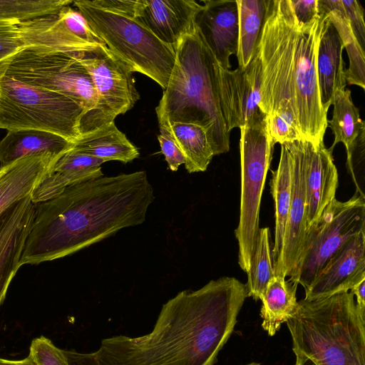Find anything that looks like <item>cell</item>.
Segmentation results:
<instances>
[{"mask_svg": "<svg viewBox=\"0 0 365 365\" xmlns=\"http://www.w3.org/2000/svg\"><path fill=\"white\" fill-rule=\"evenodd\" d=\"M201 4L194 0H138L135 20L174 48L195 29Z\"/></svg>", "mask_w": 365, "mask_h": 365, "instance_id": "16", "label": "cell"}, {"mask_svg": "<svg viewBox=\"0 0 365 365\" xmlns=\"http://www.w3.org/2000/svg\"><path fill=\"white\" fill-rule=\"evenodd\" d=\"M73 148L105 162L118 160L127 163L140 155L138 148L117 128L114 121L80 136L73 142Z\"/></svg>", "mask_w": 365, "mask_h": 365, "instance_id": "25", "label": "cell"}, {"mask_svg": "<svg viewBox=\"0 0 365 365\" xmlns=\"http://www.w3.org/2000/svg\"><path fill=\"white\" fill-rule=\"evenodd\" d=\"M297 286L280 275H275L269 282L261 299L260 316L263 319L262 327L269 336H274L282 324L297 312Z\"/></svg>", "mask_w": 365, "mask_h": 365, "instance_id": "26", "label": "cell"}, {"mask_svg": "<svg viewBox=\"0 0 365 365\" xmlns=\"http://www.w3.org/2000/svg\"><path fill=\"white\" fill-rule=\"evenodd\" d=\"M35 205L28 196L0 215V305L20 267L19 262L29 233Z\"/></svg>", "mask_w": 365, "mask_h": 365, "instance_id": "17", "label": "cell"}, {"mask_svg": "<svg viewBox=\"0 0 365 365\" xmlns=\"http://www.w3.org/2000/svg\"><path fill=\"white\" fill-rule=\"evenodd\" d=\"M26 48L75 53L95 46L76 37L64 26L58 14H50L18 24Z\"/></svg>", "mask_w": 365, "mask_h": 365, "instance_id": "23", "label": "cell"}, {"mask_svg": "<svg viewBox=\"0 0 365 365\" xmlns=\"http://www.w3.org/2000/svg\"><path fill=\"white\" fill-rule=\"evenodd\" d=\"M320 6L339 11L349 20L354 36L361 48L365 46L364 9L356 0H318Z\"/></svg>", "mask_w": 365, "mask_h": 365, "instance_id": "34", "label": "cell"}, {"mask_svg": "<svg viewBox=\"0 0 365 365\" xmlns=\"http://www.w3.org/2000/svg\"><path fill=\"white\" fill-rule=\"evenodd\" d=\"M195 17L200 36L220 66L230 69V58L237 54L238 11L236 0H206Z\"/></svg>", "mask_w": 365, "mask_h": 365, "instance_id": "15", "label": "cell"}, {"mask_svg": "<svg viewBox=\"0 0 365 365\" xmlns=\"http://www.w3.org/2000/svg\"><path fill=\"white\" fill-rule=\"evenodd\" d=\"M159 128L160 133L158 139L161 152L165 156L168 168L176 171L180 165L185 163V157L168 130L164 127Z\"/></svg>", "mask_w": 365, "mask_h": 365, "instance_id": "38", "label": "cell"}, {"mask_svg": "<svg viewBox=\"0 0 365 365\" xmlns=\"http://www.w3.org/2000/svg\"><path fill=\"white\" fill-rule=\"evenodd\" d=\"M61 156L25 157L0 167V215L14 203L31 196Z\"/></svg>", "mask_w": 365, "mask_h": 365, "instance_id": "20", "label": "cell"}, {"mask_svg": "<svg viewBox=\"0 0 365 365\" xmlns=\"http://www.w3.org/2000/svg\"><path fill=\"white\" fill-rule=\"evenodd\" d=\"M217 78L222 113L230 133L263 112L259 107L261 66L257 52L244 68L225 69L219 65Z\"/></svg>", "mask_w": 365, "mask_h": 365, "instance_id": "12", "label": "cell"}, {"mask_svg": "<svg viewBox=\"0 0 365 365\" xmlns=\"http://www.w3.org/2000/svg\"><path fill=\"white\" fill-rule=\"evenodd\" d=\"M81 59L91 77L97 94L90 133L130 110L140 99V94L135 86L132 70L105 44L84 52Z\"/></svg>", "mask_w": 365, "mask_h": 365, "instance_id": "11", "label": "cell"}, {"mask_svg": "<svg viewBox=\"0 0 365 365\" xmlns=\"http://www.w3.org/2000/svg\"><path fill=\"white\" fill-rule=\"evenodd\" d=\"M294 365H316L312 361L306 358H296Z\"/></svg>", "mask_w": 365, "mask_h": 365, "instance_id": "43", "label": "cell"}, {"mask_svg": "<svg viewBox=\"0 0 365 365\" xmlns=\"http://www.w3.org/2000/svg\"><path fill=\"white\" fill-rule=\"evenodd\" d=\"M84 52L25 48L12 58L4 72L14 80L60 93L77 103L85 111L78 125L79 137L89 133L97 103L91 77L81 62Z\"/></svg>", "mask_w": 365, "mask_h": 365, "instance_id": "7", "label": "cell"}, {"mask_svg": "<svg viewBox=\"0 0 365 365\" xmlns=\"http://www.w3.org/2000/svg\"><path fill=\"white\" fill-rule=\"evenodd\" d=\"M58 15L66 29L78 38L93 46L104 44L81 13L71 5L62 8Z\"/></svg>", "mask_w": 365, "mask_h": 365, "instance_id": "35", "label": "cell"}, {"mask_svg": "<svg viewBox=\"0 0 365 365\" xmlns=\"http://www.w3.org/2000/svg\"><path fill=\"white\" fill-rule=\"evenodd\" d=\"M84 113L67 96L0 75L1 129L43 130L73 143Z\"/></svg>", "mask_w": 365, "mask_h": 365, "instance_id": "8", "label": "cell"}, {"mask_svg": "<svg viewBox=\"0 0 365 365\" xmlns=\"http://www.w3.org/2000/svg\"><path fill=\"white\" fill-rule=\"evenodd\" d=\"M364 279L365 230L351 237L329 260L305 291V299L325 298L348 292Z\"/></svg>", "mask_w": 365, "mask_h": 365, "instance_id": "14", "label": "cell"}, {"mask_svg": "<svg viewBox=\"0 0 365 365\" xmlns=\"http://www.w3.org/2000/svg\"><path fill=\"white\" fill-rule=\"evenodd\" d=\"M286 322L296 358L316 365H365V320L351 292L301 299Z\"/></svg>", "mask_w": 365, "mask_h": 365, "instance_id": "5", "label": "cell"}, {"mask_svg": "<svg viewBox=\"0 0 365 365\" xmlns=\"http://www.w3.org/2000/svg\"><path fill=\"white\" fill-rule=\"evenodd\" d=\"M350 292L356 297V305L361 317L365 320V279L355 285Z\"/></svg>", "mask_w": 365, "mask_h": 365, "instance_id": "41", "label": "cell"}, {"mask_svg": "<svg viewBox=\"0 0 365 365\" xmlns=\"http://www.w3.org/2000/svg\"><path fill=\"white\" fill-rule=\"evenodd\" d=\"M270 137L275 143L283 144L302 139L293 122L286 115L275 113L267 115Z\"/></svg>", "mask_w": 365, "mask_h": 365, "instance_id": "37", "label": "cell"}, {"mask_svg": "<svg viewBox=\"0 0 365 365\" xmlns=\"http://www.w3.org/2000/svg\"><path fill=\"white\" fill-rule=\"evenodd\" d=\"M105 161L73 148L63 154L31 195L34 204L52 199L66 187L103 176Z\"/></svg>", "mask_w": 365, "mask_h": 365, "instance_id": "19", "label": "cell"}, {"mask_svg": "<svg viewBox=\"0 0 365 365\" xmlns=\"http://www.w3.org/2000/svg\"><path fill=\"white\" fill-rule=\"evenodd\" d=\"M240 129V212L235 235L239 248L238 264L247 273L258 237L261 199L274 143L263 112L249 119Z\"/></svg>", "mask_w": 365, "mask_h": 365, "instance_id": "9", "label": "cell"}, {"mask_svg": "<svg viewBox=\"0 0 365 365\" xmlns=\"http://www.w3.org/2000/svg\"><path fill=\"white\" fill-rule=\"evenodd\" d=\"M299 22L290 0H267L257 53L261 66L259 108L280 113L302 139L324 142L328 127L317 74V55L327 14Z\"/></svg>", "mask_w": 365, "mask_h": 365, "instance_id": "3", "label": "cell"}, {"mask_svg": "<svg viewBox=\"0 0 365 365\" xmlns=\"http://www.w3.org/2000/svg\"><path fill=\"white\" fill-rule=\"evenodd\" d=\"M73 143L53 133L38 130H8L0 140V167L22 158L49 154L61 156Z\"/></svg>", "mask_w": 365, "mask_h": 365, "instance_id": "22", "label": "cell"}, {"mask_svg": "<svg viewBox=\"0 0 365 365\" xmlns=\"http://www.w3.org/2000/svg\"><path fill=\"white\" fill-rule=\"evenodd\" d=\"M238 11V67L245 68L257 52L267 0H236Z\"/></svg>", "mask_w": 365, "mask_h": 365, "instance_id": "28", "label": "cell"}, {"mask_svg": "<svg viewBox=\"0 0 365 365\" xmlns=\"http://www.w3.org/2000/svg\"><path fill=\"white\" fill-rule=\"evenodd\" d=\"M344 45L327 14L324 19L317 55V74L320 100L327 113L335 94L345 90Z\"/></svg>", "mask_w": 365, "mask_h": 365, "instance_id": "21", "label": "cell"}, {"mask_svg": "<svg viewBox=\"0 0 365 365\" xmlns=\"http://www.w3.org/2000/svg\"><path fill=\"white\" fill-rule=\"evenodd\" d=\"M304 140L284 143L292 162V202L282 252L281 276L292 277L299 264L307 230Z\"/></svg>", "mask_w": 365, "mask_h": 365, "instance_id": "13", "label": "cell"}, {"mask_svg": "<svg viewBox=\"0 0 365 365\" xmlns=\"http://www.w3.org/2000/svg\"><path fill=\"white\" fill-rule=\"evenodd\" d=\"M97 9L124 16L134 19L136 15L138 0H86Z\"/></svg>", "mask_w": 365, "mask_h": 365, "instance_id": "39", "label": "cell"}, {"mask_svg": "<svg viewBox=\"0 0 365 365\" xmlns=\"http://www.w3.org/2000/svg\"><path fill=\"white\" fill-rule=\"evenodd\" d=\"M363 230L364 194L356 192L345 202L334 198L307 228L299 264L289 280L307 290L341 247Z\"/></svg>", "mask_w": 365, "mask_h": 365, "instance_id": "10", "label": "cell"}, {"mask_svg": "<svg viewBox=\"0 0 365 365\" xmlns=\"http://www.w3.org/2000/svg\"><path fill=\"white\" fill-rule=\"evenodd\" d=\"M165 128L182 151L189 173L205 171L214 156L205 130L192 123H172Z\"/></svg>", "mask_w": 365, "mask_h": 365, "instance_id": "29", "label": "cell"}, {"mask_svg": "<svg viewBox=\"0 0 365 365\" xmlns=\"http://www.w3.org/2000/svg\"><path fill=\"white\" fill-rule=\"evenodd\" d=\"M175 50V65L155 108L159 126L172 123L200 125L214 155L227 153L230 133L220 106V64L196 27L181 38Z\"/></svg>", "mask_w": 365, "mask_h": 365, "instance_id": "4", "label": "cell"}, {"mask_svg": "<svg viewBox=\"0 0 365 365\" xmlns=\"http://www.w3.org/2000/svg\"><path fill=\"white\" fill-rule=\"evenodd\" d=\"M73 2L72 0H0V20L20 24L58 14Z\"/></svg>", "mask_w": 365, "mask_h": 365, "instance_id": "32", "label": "cell"}, {"mask_svg": "<svg viewBox=\"0 0 365 365\" xmlns=\"http://www.w3.org/2000/svg\"><path fill=\"white\" fill-rule=\"evenodd\" d=\"M0 365H37L33 357L28 356L20 360H9L0 358Z\"/></svg>", "mask_w": 365, "mask_h": 365, "instance_id": "42", "label": "cell"}, {"mask_svg": "<svg viewBox=\"0 0 365 365\" xmlns=\"http://www.w3.org/2000/svg\"><path fill=\"white\" fill-rule=\"evenodd\" d=\"M248 365H259V364H256V363H252V364H250Z\"/></svg>", "mask_w": 365, "mask_h": 365, "instance_id": "44", "label": "cell"}, {"mask_svg": "<svg viewBox=\"0 0 365 365\" xmlns=\"http://www.w3.org/2000/svg\"><path fill=\"white\" fill-rule=\"evenodd\" d=\"M29 354L37 365H71L66 352L43 336L31 341Z\"/></svg>", "mask_w": 365, "mask_h": 365, "instance_id": "36", "label": "cell"}, {"mask_svg": "<svg viewBox=\"0 0 365 365\" xmlns=\"http://www.w3.org/2000/svg\"><path fill=\"white\" fill-rule=\"evenodd\" d=\"M73 4L115 56L133 72L148 76L165 89L175 65L174 47L160 41L135 19L97 9L86 0Z\"/></svg>", "mask_w": 365, "mask_h": 365, "instance_id": "6", "label": "cell"}, {"mask_svg": "<svg viewBox=\"0 0 365 365\" xmlns=\"http://www.w3.org/2000/svg\"><path fill=\"white\" fill-rule=\"evenodd\" d=\"M246 284L248 297L262 299L270 280L275 276L270 247L269 227L259 228L252 257Z\"/></svg>", "mask_w": 365, "mask_h": 365, "instance_id": "31", "label": "cell"}, {"mask_svg": "<svg viewBox=\"0 0 365 365\" xmlns=\"http://www.w3.org/2000/svg\"><path fill=\"white\" fill-rule=\"evenodd\" d=\"M19 23L0 20V75L12 58L26 48Z\"/></svg>", "mask_w": 365, "mask_h": 365, "instance_id": "33", "label": "cell"}, {"mask_svg": "<svg viewBox=\"0 0 365 365\" xmlns=\"http://www.w3.org/2000/svg\"><path fill=\"white\" fill-rule=\"evenodd\" d=\"M307 228L315 222L325 207L335 198L338 173L332 151L324 142L317 145L304 140Z\"/></svg>", "mask_w": 365, "mask_h": 365, "instance_id": "18", "label": "cell"}, {"mask_svg": "<svg viewBox=\"0 0 365 365\" xmlns=\"http://www.w3.org/2000/svg\"><path fill=\"white\" fill-rule=\"evenodd\" d=\"M319 5V9L326 13L338 31L344 48L346 50L349 65L345 71L346 84L365 88V53L354 34L349 20L339 11Z\"/></svg>", "mask_w": 365, "mask_h": 365, "instance_id": "30", "label": "cell"}, {"mask_svg": "<svg viewBox=\"0 0 365 365\" xmlns=\"http://www.w3.org/2000/svg\"><path fill=\"white\" fill-rule=\"evenodd\" d=\"M290 2L299 22L308 23L319 14L318 0H290Z\"/></svg>", "mask_w": 365, "mask_h": 365, "instance_id": "40", "label": "cell"}, {"mask_svg": "<svg viewBox=\"0 0 365 365\" xmlns=\"http://www.w3.org/2000/svg\"><path fill=\"white\" fill-rule=\"evenodd\" d=\"M333 115L327 120L328 126L334 136V143L329 149L339 143H342L346 150L347 165L352 173L351 158L361 134L364 133V123L360 118L359 110L354 104L349 89L337 92L332 101Z\"/></svg>", "mask_w": 365, "mask_h": 365, "instance_id": "27", "label": "cell"}, {"mask_svg": "<svg viewBox=\"0 0 365 365\" xmlns=\"http://www.w3.org/2000/svg\"><path fill=\"white\" fill-rule=\"evenodd\" d=\"M270 188L275 209V232L272 255L275 275L281 276L284 233L292 192V162L285 143L281 144L278 167L272 171Z\"/></svg>", "mask_w": 365, "mask_h": 365, "instance_id": "24", "label": "cell"}, {"mask_svg": "<svg viewBox=\"0 0 365 365\" xmlns=\"http://www.w3.org/2000/svg\"><path fill=\"white\" fill-rule=\"evenodd\" d=\"M154 198L143 170L66 187L56 197L34 204L20 267L64 257L143 223Z\"/></svg>", "mask_w": 365, "mask_h": 365, "instance_id": "2", "label": "cell"}, {"mask_svg": "<svg viewBox=\"0 0 365 365\" xmlns=\"http://www.w3.org/2000/svg\"><path fill=\"white\" fill-rule=\"evenodd\" d=\"M247 297L235 277L211 280L165 302L148 334L110 336L92 353L66 355L77 365H214Z\"/></svg>", "mask_w": 365, "mask_h": 365, "instance_id": "1", "label": "cell"}]
</instances>
